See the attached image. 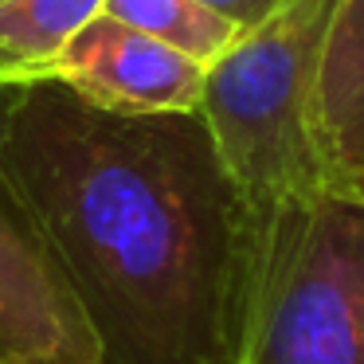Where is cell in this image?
I'll return each instance as SVG.
<instances>
[{
	"instance_id": "1",
	"label": "cell",
	"mask_w": 364,
	"mask_h": 364,
	"mask_svg": "<svg viewBox=\"0 0 364 364\" xmlns=\"http://www.w3.org/2000/svg\"><path fill=\"white\" fill-rule=\"evenodd\" d=\"M0 173L40 223L106 364H228L251 208L200 110L114 114L20 87Z\"/></svg>"
},
{
	"instance_id": "2",
	"label": "cell",
	"mask_w": 364,
	"mask_h": 364,
	"mask_svg": "<svg viewBox=\"0 0 364 364\" xmlns=\"http://www.w3.org/2000/svg\"><path fill=\"white\" fill-rule=\"evenodd\" d=\"M228 364H364V192L251 212Z\"/></svg>"
},
{
	"instance_id": "3",
	"label": "cell",
	"mask_w": 364,
	"mask_h": 364,
	"mask_svg": "<svg viewBox=\"0 0 364 364\" xmlns=\"http://www.w3.org/2000/svg\"><path fill=\"white\" fill-rule=\"evenodd\" d=\"M337 0H290L247 28L204 75L200 118L247 208L337 184L317 134V79Z\"/></svg>"
},
{
	"instance_id": "4",
	"label": "cell",
	"mask_w": 364,
	"mask_h": 364,
	"mask_svg": "<svg viewBox=\"0 0 364 364\" xmlns=\"http://www.w3.org/2000/svg\"><path fill=\"white\" fill-rule=\"evenodd\" d=\"M0 364H106L40 223L0 173Z\"/></svg>"
},
{
	"instance_id": "5",
	"label": "cell",
	"mask_w": 364,
	"mask_h": 364,
	"mask_svg": "<svg viewBox=\"0 0 364 364\" xmlns=\"http://www.w3.org/2000/svg\"><path fill=\"white\" fill-rule=\"evenodd\" d=\"M196 59L98 12L55 59L43 82H59L82 102L114 114H192L204 98Z\"/></svg>"
},
{
	"instance_id": "6",
	"label": "cell",
	"mask_w": 364,
	"mask_h": 364,
	"mask_svg": "<svg viewBox=\"0 0 364 364\" xmlns=\"http://www.w3.org/2000/svg\"><path fill=\"white\" fill-rule=\"evenodd\" d=\"M317 134L337 184L364 168V0H337L317 79Z\"/></svg>"
},
{
	"instance_id": "7",
	"label": "cell",
	"mask_w": 364,
	"mask_h": 364,
	"mask_svg": "<svg viewBox=\"0 0 364 364\" xmlns=\"http://www.w3.org/2000/svg\"><path fill=\"white\" fill-rule=\"evenodd\" d=\"M106 0H0V87L43 82Z\"/></svg>"
},
{
	"instance_id": "8",
	"label": "cell",
	"mask_w": 364,
	"mask_h": 364,
	"mask_svg": "<svg viewBox=\"0 0 364 364\" xmlns=\"http://www.w3.org/2000/svg\"><path fill=\"white\" fill-rule=\"evenodd\" d=\"M102 12L176 48L200 67H212L243 36L235 20H228L204 0H106Z\"/></svg>"
},
{
	"instance_id": "9",
	"label": "cell",
	"mask_w": 364,
	"mask_h": 364,
	"mask_svg": "<svg viewBox=\"0 0 364 364\" xmlns=\"http://www.w3.org/2000/svg\"><path fill=\"white\" fill-rule=\"evenodd\" d=\"M204 4H212L215 12H223L228 20H235L239 28H255L262 24V20H270L274 12H282L290 0H204Z\"/></svg>"
},
{
	"instance_id": "10",
	"label": "cell",
	"mask_w": 364,
	"mask_h": 364,
	"mask_svg": "<svg viewBox=\"0 0 364 364\" xmlns=\"http://www.w3.org/2000/svg\"><path fill=\"white\" fill-rule=\"evenodd\" d=\"M16 95H20V87H0V137H4L9 118H12V110H16Z\"/></svg>"
},
{
	"instance_id": "11",
	"label": "cell",
	"mask_w": 364,
	"mask_h": 364,
	"mask_svg": "<svg viewBox=\"0 0 364 364\" xmlns=\"http://www.w3.org/2000/svg\"><path fill=\"white\" fill-rule=\"evenodd\" d=\"M345 184H353V188H356V184H364V168H360V173L353 176V181H345Z\"/></svg>"
},
{
	"instance_id": "12",
	"label": "cell",
	"mask_w": 364,
	"mask_h": 364,
	"mask_svg": "<svg viewBox=\"0 0 364 364\" xmlns=\"http://www.w3.org/2000/svg\"><path fill=\"white\" fill-rule=\"evenodd\" d=\"M348 188H353V184H348ZM356 192H364V184H356Z\"/></svg>"
}]
</instances>
